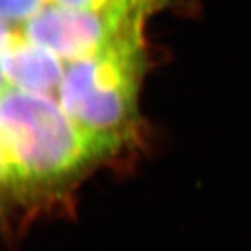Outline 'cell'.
<instances>
[{"instance_id": "cell-1", "label": "cell", "mask_w": 251, "mask_h": 251, "mask_svg": "<svg viewBox=\"0 0 251 251\" xmlns=\"http://www.w3.org/2000/svg\"><path fill=\"white\" fill-rule=\"evenodd\" d=\"M0 148L14 180L23 232L45 216L72 215L75 188L98 151L50 95L0 91Z\"/></svg>"}, {"instance_id": "cell-2", "label": "cell", "mask_w": 251, "mask_h": 251, "mask_svg": "<svg viewBox=\"0 0 251 251\" xmlns=\"http://www.w3.org/2000/svg\"><path fill=\"white\" fill-rule=\"evenodd\" d=\"M144 69L143 39L66 64L59 103L95 145L100 162L119 155L135 135Z\"/></svg>"}, {"instance_id": "cell-3", "label": "cell", "mask_w": 251, "mask_h": 251, "mask_svg": "<svg viewBox=\"0 0 251 251\" xmlns=\"http://www.w3.org/2000/svg\"><path fill=\"white\" fill-rule=\"evenodd\" d=\"M147 16L145 11H88L48 3L20 32L64 62H74L141 41Z\"/></svg>"}, {"instance_id": "cell-4", "label": "cell", "mask_w": 251, "mask_h": 251, "mask_svg": "<svg viewBox=\"0 0 251 251\" xmlns=\"http://www.w3.org/2000/svg\"><path fill=\"white\" fill-rule=\"evenodd\" d=\"M64 60L16 32L0 56V67L7 85L18 90L50 95L59 91L64 75Z\"/></svg>"}, {"instance_id": "cell-5", "label": "cell", "mask_w": 251, "mask_h": 251, "mask_svg": "<svg viewBox=\"0 0 251 251\" xmlns=\"http://www.w3.org/2000/svg\"><path fill=\"white\" fill-rule=\"evenodd\" d=\"M21 234L24 232L18 215L14 180L0 148V236L6 240H16Z\"/></svg>"}, {"instance_id": "cell-6", "label": "cell", "mask_w": 251, "mask_h": 251, "mask_svg": "<svg viewBox=\"0 0 251 251\" xmlns=\"http://www.w3.org/2000/svg\"><path fill=\"white\" fill-rule=\"evenodd\" d=\"M163 0H50L57 6L88 11H145L151 14Z\"/></svg>"}, {"instance_id": "cell-7", "label": "cell", "mask_w": 251, "mask_h": 251, "mask_svg": "<svg viewBox=\"0 0 251 251\" xmlns=\"http://www.w3.org/2000/svg\"><path fill=\"white\" fill-rule=\"evenodd\" d=\"M50 0H0V21L24 24L42 10Z\"/></svg>"}, {"instance_id": "cell-8", "label": "cell", "mask_w": 251, "mask_h": 251, "mask_svg": "<svg viewBox=\"0 0 251 251\" xmlns=\"http://www.w3.org/2000/svg\"><path fill=\"white\" fill-rule=\"evenodd\" d=\"M16 35V32L9 27V24H4L0 21V56L6 50V48L10 45V42L13 41V38ZM7 87V81L3 75L1 67H0V91Z\"/></svg>"}]
</instances>
